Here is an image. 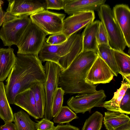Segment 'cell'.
<instances>
[{"label":"cell","mask_w":130,"mask_h":130,"mask_svg":"<svg viewBox=\"0 0 130 130\" xmlns=\"http://www.w3.org/2000/svg\"><path fill=\"white\" fill-rule=\"evenodd\" d=\"M43 67L46 76V80L43 84L46 98L44 118L50 120L53 118L52 107L53 98L58 87L59 75L61 71L57 64L50 61H46Z\"/></svg>","instance_id":"8"},{"label":"cell","mask_w":130,"mask_h":130,"mask_svg":"<svg viewBox=\"0 0 130 130\" xmlns=\"http://www.w3.org/2000/svg\"><path fill=\"white\" fill-rule=\"evenodd\" d=\"M97 41L98 45L101 44L109 45L108 39L107 32L103 24L101 21L97 32Z\"/></svg>","instance_id":"29"},{"label":"cell","mask_w":130,"mask_h":130,"mask_svg":"<svg viewBox=\"0 0 130 130\" xmlns=\"http://www.w3.org/2000/svg\"><path fill=\"white\" fill-rule=\"evenodd\" d=\"M53 130H80L78 128L67 123L65 125H58Z\"/></svg>","instance_id":"33"},{"label":"cell","mask_w":130,"mask_h":130,"mask_svg":"<svg viewBox=\"0 0 130 130\" xmlns=\"http://www.w3.org/2000/svg\"><path fill=\"white\" fill-rule=\"evenodd\" d=\"M37 122L35 124L36 130H53L55 127L53 122L45 118Z\"/></svg>","instance_id":"31"},{"label":"cell","mask_w":130,"mask_h":130,"mask_svg":"<svg viewBox=\"0 0 130 130\" xmlns=\"http://www.w3.org/2000/svg\"><path fill=\"white\" fill-rule=\"evenodd\" d=\"M98 54L104 60L112 72L114 76L119 73L114 57L113 49L109 45L101 44L98 46Z\"/></svg>","instance_id":"23"},{"label":"cell","mask_w":130,"mask_h":130,"mask_svg":"<svg viewBox=\"0 0 130 130\" xmlns=\"http://www.w3.org/2000/svg\"><path fill=\"white\" fill-rule=\"evenodd\" d=\"M98 54L91 51H82L69 66L59 75L58 87L64 94L93 93L97 91L96 86L85 81L89 70Z\"/></svg>","instance_id":"2"},{"label":"cell","mask_w":130,"mask_h":130,"mask_svg":"<svg viewBox=\"0 0 130 130\" xmlns=\"http://www.w3.org/2000/svg\"><path fill=\"white\" fill-rule=\"evenodd\" d=\"M78 118L76 114L68 106H62L54 117L53 121L59 124L68 123L73 120Z\"/></svg>","instance_id":"26"},{"label":"cell","mask_w":130,"mask_h":130,"mask_svg":"<svg viewBox=\"0 0 130 130\" xmlns=\"http://www.w3.org/2000/svg\"><path fill=\"white\" fill-rule=\"evenodd\" d=\"M31 22L30 17H16L6 12L4 22L0 29V38L5 46L17 45L22 35Z\"/></svg>","instance_id":"4"},{"label":"cell","mask_w":130,"mask_h":130,"mask_svg":"<svg viewBox=\"0 0 130 130\" xmlns=\"http://www.w3.org/2000/svg\"><path fill=\"white\" fill-rule=\"evenodd\" d=\"M120 108L122 113L130 114V90L128 89L122 99L120 105Z\"/></svg>","instance_id":"30"},{"label":"cell","mask_w":130,"mask_h":130,"mask_svg":"<svg viewBox=\"0 0 130 130\" xmlns=\"http://www.w3.org/2000/svg\"><path fill=\"white\" fill-rule=\"evenodd\" d=\"M64 10L68 15L88 11H98L105 0H64Z\"/></svg>","instance_id":"13"},{"label":"cell","mask_w":130,"mask_h":130,"mask_svg":"<svg viewBox=\"0 0 130 130\" xmlns=\"http://www.w3.org/2000/svg\"><path fill=\"white\" fill-rule=\"evenodd\" d=\"M115 60L119 74L124 80L130 85V57L123 51L113 50Z\"/></svg>","instance_id":"19"},{"label":"cell","mask_w":130,"mask_h":130,"mask_svg":"<svg viewBox=\"0 0 130 130\" xmlns=\"http://www.w3.org/2000/svg\"><path fill=\"white\" fill-rule=\"evenodd\" d=\"M114 76L109 67L98 54L89 70L85 81L88 84L93 85L109 83Z\"/></svg>","instance_id":"10"},{"label":"cell","mask_w":130,"mask_h":130,"mask_svg":"<svg viewBox=\"0 0 130 130\" xmlns=\"http://www.w3.org/2000/svg\"><path fill=\"white\" fill-rule=\"evenodd\" d=\"M0 130H17L15 125L12 122L5 123V124L0 126Z\"/></svg>","instance_id":"34"},{"label":"cell","mask_w":130,"mask_h":130,"mask_svg":"<svg viewBox=\"0 0 130 130\" xmlns=\"http://www.w3.org/2000/svg\"><path fill=\"white\" fill-rule=\"evenodd\" d=\"M0 118L5 123L14 122L12 110L8 102L6 95L5 85L0 82Z\"/></svg>","instance_id":"21"},{"label":"cell","mask_w":130,"mask_h":130,"mask_svg":"<svg viewBox=\"0 0 130 130\" xmlns=\"http://www.w3.org/2000/svg\"><path fill=\"white\" fill-rule=\"evenodd\" d=\"M103 118L101 112H95L86 120L82 130H101Z\"/></svg>","instance_id":"25"},{"label":"cell","mask_w":130,"mask_h":130,"mask_svg":"<svg viewBox=\"0 0 130 130\" xmlns=\"http://www.w3.org/2000/svg\"><path fill=\"white\" fill-rule=\"evenodd\" d=\"M66 15L45 9L30 16L31 22L47 35L62 32Z\"/></svg>","instance_id":"7"},{"label":"cell","mask_w":130,"mask_h":130,"mask_svg":"<svg viewBox=\"0 0 130 130\" xmlns=\"http://www.w3.org/2000/svg\"><path fill=\"white\" fill-rule=\"evenodd\" d=\"M82 49V34L75 33L59 44L51 45L45 41L38 56L42 62L48 61L54 62L62 71L69 66Z\"/></svg>","instance_id":"3"},{"label":"cell","mask_w":130,"mask_h":130,"mask_svg":"<svg viewBox=\"0 0 130 130\" xmlns=\"http://www.w3.org/2000/svg\"><path fill=\"white\" fill-rule=\"evenodd\" d=\"M4 3V2L1 0H0V7H1L2 5Z\"/></svg>","instance_id":"37"},{"label":"cell","mask_w":130,"mask_h":130,"mask_svg":"<svg viewBox=\"0 0 130 130\" xmlns=\"http://www.w3.org/2000/svg\"><path fill=\"white\" fill-rule=\"evenodd\" d=\"M130 88V85L126 82H122L120 87L115 92L113 96L110 100L104 102L102 105L108 111L122 113L120 108L121 101L127 90Z\"/></svg>","instance_id":"20"},{"label":"cell","mask_w":130,"mask_h":130,"mask_svg":"<svg viewBox=\"0 0 130 130\" xmlns=\"http://www.w3.org/2000/svg\"><path fill=\"white\" fill-rule=\"evenodd\" d=\"M68 38L62 32L52 35L45 39L46 42L51 45L62 44L66 41Z\"/></svg>","instance_id":"28"},{"label":"cell","mask_w":130,"mask_h":130,"mask_svg":"<svg viewBox=\"0 0 130 130\" xmlns=\"http://www.w3.org/2000/svg\"><path fill=\"white\" fill-rule=\"evenodd\" d=\"M45 9L59 10L64 9V0L45 1Z\"/></svg>","instance_id":"32"},{"label":"cell","mask_w":130,"mask_h":130,"mask_svg":"<svg viewBox=\"0 0 130 130\" xmlns=\"http://www.w3.org/2000/svg\"><path fill=\"white\" fill-rule=\"evenodd\" d=\"M46 76L38 55L17 54L15 64L6 80L5 91L9 104L16 96L30 88L34 83L44 84Z\"/></svg>","instance_id":"1"},{"label":"cell","mask_w":130,"mask_h":130,"mask_svg":"<svg viewBox=\"0 0 130 130\" xmlns=\"http://www.w3.org/2000/svg\"><path fill=\"white\" fill-rule=\"evenodd\" d=\"M100 21L96 20L87 26L82 34V51H91L98 53L97 34Z\"/></svg>","instance_id":"15"},{"label":"cell","mask_w":130,"mask_h":130,"mask_svg":"<svg viewBox=\"0 0 130 130\" xmlns=\"http://www.w3.org/2000/svg\"><path fill=\"white\" fill-rule=\"evenodd\" d=\"M115 19L123 35L126 46H130V9L127 5L115 6L112 9Z\"/></svg>","instance_id":"14"},{"label":"cell","mask_w":130,"mask_h":130,"mask_svg":"<svg viewBox=\"0 0 130 130\" xmlns=\"http://www.w3.org/2000/svg\"><path fill=\"white\" fill-rule=\"evenodd\" d=\"M47 35L32 22L17 45V54L38 55Z\"/></svg>","instance_id":"6"},{"label":"cell","mask_w":130,"mask_h":130,"mask_svg":"<svg viewBox=\"0 0 130 130\" xmlns=\"http://www.w3.org/2000/svg\"><path fill=\"white\" fill-rule=\"evenodd\" d=\"M14 104L25 110L35 119L40 118L34 95L30 88L17 95Z\"/></svg>","instance_id":"16"},{"label":"cell","mask_w":130,"mask_h":130,"mask_svg":"<svg viewBox=\"0 0 130 130\" xmlns=\"http://www.w3.org/2000/svg\"><path fill=\"white\" fill-rule=\"evenodd\" d=\"M64 94V91L60 87H58L54 93L52 107L53 118L56 116L62 106Z\"/></svg>","instance_id":"27"},{"label":"cell","mask_w":130,"mask_h":130,"mask_svg":"<svg viewBox=\"0 0 130 130\" xmlns=\"http://www.w3.org/2000/svg\"><path fill=\"white\" fill-rule=\"evenodd\" d=\"M94 12H83L70 15L63 21L62 32L68 38L92 23L95 19Z\"/></svg>","instance_id":"11"},{"label":"cell","mask_w":130,"mask_h":130,"mask_svg":"<svg viewBox=\"0 0 130 130\" xmlns=\"http://www.w3.org/2000/svg\"><path fill=\"white\" fill-rule=\"evenodd\" d=\"M98 13L107 32L109 46L114 50L123 51L126 44L123 33L115 19L112 9L109 5L104 4L101 6Z\"/></svg>","instance_id":"5"},{"label":"cell","mask_w":130,"mask_h":130,"mask_svg":"<svg viewBox=\"0 0 130 130\" xmlns=\"http://www.w3.org/2000/svg\"><path fill=\"white\" fill-rule=\"evenodd\" d=\"M6 12L3 11L2 7H0V27L3 24L5 19Z\"/></svg>","instance_id":"35"},{"label":"cell","mask_w":130,"mask_h":130,"mask_svg":"<svg viewBox=\"0 0 130 130\" xmlns=\"http://www.w3.org/2000/svg\"><path fill=\"white\" fill-rule=\"evenodd\" d=\"M106 97L104 90L101 89L93 93L79 94L72 96L68 100L67 104L76 113L83 114L90 112L94 107H102Z\"/></svg>","instance_id":"9"},{"label":"cell","mask_w":130,"mask_h":130,"mask_svg":"<svg viewBox=\"0 0 130 130\" xmlns=\"http://www.w3.org/2000/svg\"><path fill=\"white\" fill-rule=\"evenodd\" d=\"M13 49L10 47L0 48V82H3L7 77L14 66L16 56Z\"/></svg>","instance_id":"17"},{"label":"cell","mask_w":130,"mask_h":130,"mask_svg":"<svg viewBox=\"0 0 130 130\" xmlns=\"http://www.w3.org/2000/svg\"><path fill=\"white\" fill-rule=\"evenodd\" d=\"M30 88L34 95L40 118H43L45 114L46 103V95L43 84L40 82L35 83Z\"/></svg>","instance_id":"22"},{"label":"cell","mask_w":130,"mask_h":130,"mask_svg":"<svg viewBox=\"0 0 130 130\" xmlns=\"http://www.w3.org/2000/svg\"><path fill=\"white\" fill-rule=\"evenodd\" d=\"M14 124L17 130H36V123L27 113L21 110L14 114Z\"/></svg>","instance_id":"24"},{"label":"cell","mask_w":130,"mask_h":130,"mask_svg":"<svg viewBox=\"0 0 130 130\" xmlns=\"http://www.w3.org/2000/svg\"><path fill=\"white\" fill-rule=\"evenodd\" d=\"M116 130H130V124L122 126Z\"/></svg>","instance_id":"36"},{"label":"cell","mask_w":130,"mask_h":130,"mask_svg":"<svg viewBox=\"0 0 130 130\" xmlns=\"http://www.w3.org/2000/svg\"><path fill=\"white\" fill-rule=\"evenodd\" d=\"M104 114L103 122L107 130H116L130 124L129 117L124 113L108 111L105 112Z\"/></svg>","instance_id":"18"},{"label":"cell","mask_w":130,"mask_h":130,"mask_svg":"<svg viewBox=\"0 0 130 130\" xmlns=\"http://www.w3.org/2000/svg\"><path fill=\"white\" fill-rule=\"evenodd\" d=\"M6 12L16 17L29 16L45 9L46 4L38 1L9 0Z\"/></svg>","instance_id":"12"}]
</instances>
